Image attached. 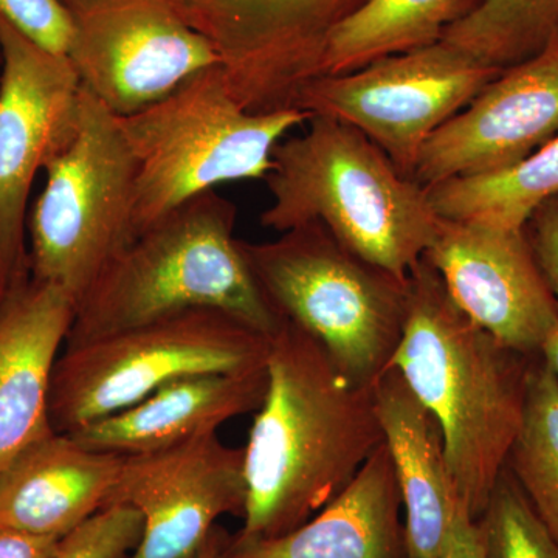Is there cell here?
Returning <instances> with one entry per match:
<instances>
[{
    "label": "cell",
    "mask_w": 558,
    "mask_h": 558,
    "mask_svg": "<svg viewBox=\"0 0 558 558\" xmlns=\"http://www.w3.org/2000/svg\"><path fill=\"white\" fill-rule=\"evenodd\" d=\"M267 389L244 447L238 538H274L339 497L384 442L374 385L341 373L314 336L284 318L271 336Z\"/></svg>",
    "instance_id": "cell-1"
},
{
    "label": "cell",
    "mask_w": 558,
    "mask_h": 558,
    "mask_svg": "<svg viewBox=\"0 0 558 558\" xmlns=\"http://www.w3.org/2000/svg\"><path fill=\"white\" fill-rule=\"evenodd\" d=\"M537 357L473 323L427 260L410 271L405 326L388 368L438 421L451 483L475 520L519 433Z\"/></svg>",
    "instance_id": "cell-2"
},
{
    "label": "cell",
    "mask_w": 558,
    "mask_h": 558,
    "mask_svg": "<svg viewBox=\"0 0 558 558\" xmlns=\"http://www.w3.org/2000/svg\"><path fill=\"white\" fill-rule=\"evenodd\" d=\"M307 123L274 150L271 204L260 226L284 233L319 223L359 258L409 278L438 230L427 190L351 124L328 117Z\"/></svg>",
    "instance_id": "cell-3"
},
{
    "label": "cell",
    "mask_w": 558,
    "mask_h": 558,
    "mask_svg": "<svg viewBox=\"0 0 558 558\" xmlns=\"http://www.w3.org/2000/svg\"><path fill=\"white\" fill-rule=\"evenodd\" d=\"M236 216V205L211 190L142 231L78 301L64 347L197 307L274 336L284 318L234 238Z\"/></svg>",
    "instance_id": "cell-4"
},
{
    "label": "cell",
    "mask_w": 558,
    "mask_h": 558,
    "mask_svg": "<svg viewBox=\"0 0 558 558\" xmlns=\"http://www.w3.org/2000/svg\"><path fill=\"white\" fill-rule=\"evenodd\" d=\"M310 119L299 109L250 112L231 94L220 65L138 112L117 117L134 160L135 236L223 183L266 180L275 148Z\"/></svg>",
    "instance_id": "cell-5"
},
{
    "label": "cell",
    "mask_w": 558,
    "mask_h": 558,
    "mask_svg": "<svg viewBox=\"0 0 558 558\" xmlns=\"http://www.w3.org/2000/svg\"><path fill=\"white\" fill-rule=\"evenodd\" d=\"M241 247L282 318L314 336L355 384L379 379L402 339L409 278L359 258L319 223Z\"/></svg>",
    "instance_id": "cell-6"
},
{
    "label": "cell",
    "mask_w": 558,
    "mask_h": 558,
    "mask_svg": "<svg viewBox=\"0 0 558 558\" xmlns=\"http://www.w3.org/2000/svg\"><path fill=\"white\" fill-rule=\"evenodd\" d=\"M270 339L227 312L197 307L64 347L51 377V427L69 435L182 377L264 368Z\"/></svg>",
    "instance_id": "cell-7"
},
{
    "label": "cell",
    "mask_w": 558,
    "mask_h": 558,
    "mask_svg": "<svg viewBox=\"0 0 558 558\" xmlns=\"http://www.w3.org/2000/svg\"><path fill=\"white\" fill-rule=\"evenodd\" d=\"M28 220L32 278L75 304L134 241L135 168L112 116L81 86L72 131L44 167Z\"/></svg>",
    "instance_id": "cell-8"
},
{
    "label": "cell",
    "mask_w": 558,
    "mask_h": 558,
    "mask_svg": "<svg viewBox=\"0 0 558 558\" xmlns=\"http://www.w3.org/2000/svg\"><path fill=\"white\" fill-rule=\"evenodd\" d=\"M501 72L439 40L354 72L318 76L301 87L293 109L351 124L413 179L428 138Z\"/></svg>",
    "instance_id": "cell-9"
},
{
    "label": "cell",
    "mask_w": 558,
    "mask_h": 558,
    "mask_svg": "<svg viewBox=\"0 0 558 558\" xmlns=\"http://www.w3.org/2000/svg\"><path fill=\"white\" fill-rule=\"evenodd\" d=\"M218 53L231 94L250 112L293 109L322 76L330 36L366 0H171Z\"/></svg>",
    "instance_id": "cell-10"
},
{
    "label": "cell",
    "mask_w": 558,
    "mask_h": 558,
    "mask_svg": "<svg viewBox=\"0 0 558 558\" xmlns=\"http://www.w3.org/2000/svg\"><path fill=\"white\" fill-rule=\"evenodd\" d=\"M72 20L68 58L81 86L112 116L161 100L220 65L218 53L171 0H61Z\"/></svg>",
    "instance_id": "cell-11"
},
{
    "label": "cell",
    "mask_w": 558,
    "mask_h": 558,
    "mask_svg": "<svg viewBox=\"0 0 558 558\" xmlns=\"http://www.w3.org/2000/svg\"><path fill=\"white\" fill-rule=\"evenodd\" d=\"M0 301L31 277L25 216L33 180L72 131L81 83L51 53L0 20Z\"/></svg>",
    "instance_id": "cell-12"
},
{
    "label": "cell",
    "mask_w": 558,
    "mask_h": 558,
    "mask_svg": "<svg viewBox=\"0 0 558 558\" xmlns=\"http://www.w3.org/2000/svg\"><path fill=\"white\" fill-rule=\"evenodd\" d=\"M244 449L216 433L124 458L110 506H130L143 535L130 558H190L227 513L244 515Z\"/></svg>",
    "instance_id": "cell-13"
},
{
    "label": "cell",
    "mask_w": 558,
    "mask_h": 558,
    "mask_svg": "<svg viewBox=\"0 0 558 558\" xmlns=\"http://www.w3.org/2000/svg\"><path fill=\"white\" fill-rule=\"evenodd\" d=\"M424 259L480 328L515 351L542 355L558 304L526 230L440 218Z\"/></svg>",
    "instance_id": "cell-14"
},
{
    "label": "cell",
    "mask_w": 558,
    "mask_h": 558,
    "mask_svg": "<svg viewBox=\"0 0 558 558\" xmlns=\"http://www.w3.org/2000/svg\"><path fill=\"white\" fill-rule=\"evenodd\" d=\"M558 135V40L531 60L502 70L478 97L425 143L413 180H446L515 167Z\"/></svg>",
    "instance_id": "cell-15"
},
{
    "label": "cell",
    "mask_w": 558,
    "mask_h": 558,
    "mask_svg": "<svg viewBox=\"0 0 558 558\" xmlns=\"http://www.w3.org/2000/svg\"><path fill=\"white\" fill-rule=\"evenodd\" d=\"M75 310L65 290L32 277L0 301V473L54 432L51 377Z\"/></svg>",
    "instance_id": "cell-16"
},
{
    "label": "cell",
    "mask_w": 558,
    "mask_h": 558,
    "mask_svg": "<svg viewBox=\"0 0 558 558\" xmlns=\"http://www.w3.org/2000/svg\"><path fill=\"white\" fill-rule=\"evenodd\" d=\"M124 458L51 433L0 473V524L64 538L108 508Z\"/></svg>",
    "instance_id": "cell-17"
},
{
    "label": "cell",
    "mask_w": 558,
    "mask_h": 558,
    "mask_svg": "<svg viewBox=\"0 0 558 558\" xmlns=\"http://www.w3.org/2000/svg\"><path fill=\"white\" fill-rule=\"evenodd\" d=\"M223 558H407L402 501L387 444L311 520L274 538H229Z\"/></svg>",
    "instance_id": "cell-18"
},
{
    "label": "cell",
    "mask_w": 558,
    "mask_h": 558,
    "mask_svg": "<svg viewBox=\"0 0 558 558\" xmlns=\"http://www.w3.org/2000/svg\"><path fill=\"white\" fill-rule=\"evenodd\" d=\"M374 398L402 501L407 558H444L459 498L438 421L395 368L374 381Z\"/></svg>",
    "instance_id": "cell-19"
},
{
    "label": "cell",
    "mask_w": 558,
    "mask_h": 558,
    "mask_svg": "<svg viewBox=\"0 0 558 558\" xmlns=\"http://www.w3.org/2000/svg\"><path fill=\"white\" fill-rule=\"evenodd\" d=\"M266 389V366L182 377L69 435L92 450L123 457L148 453L216 433L230 418L258 411Z\"/></svg>",
    "instance_id": "cell-20"
},
{
    "label": "cell",
    "mask_w": 558,
    "mask_h": 558,
    "mask_svg": "<svg viewBox=\"0 0 558 558\" xmlns=\"http://www.w3.org/2000/svg\"><path fill=\"white\" fill-rule=\"evenodd\" d=\"M480 0H366L330 36L322 75L354 72L392 54L433 46Z\"/></svg>",
    "instance_id": "cell-21"
},
{
    "label": "cell",
    "mask_w": 558,
    "mask_h": 558,
    "mask_svg": "<svg viewBox=\"0 0 558 558\" xmlns=\"http://www.w3.org/2000/svg\"><path fill=\"white\" fill-rule=\"evenodd\" d=\"M425 190L439 218L524 229L539 205L558 196V135L508 170Z\"/></svg>",
    "instance_id": "cell-22"
},
{
    "label": "cell",
    "mask_w": 558,
    "mask_h": 558,
    "mask_svg": "<svg viewBox=\"0 0 558 558\" xmlns=\"http://www.w3.org/2000/svg\"><path fill=\"white\" fill-rule=\"evenodd\" d=\"M506 469L558 542V377L542 355L529 373L523 417Z\"/></svg>",
    "instance_id": "cell-23"
},
{
    "label": "cell",
    "mask_w": 558,
    "mask_h": 558,
    "mask_svg": "<svg viewBox=\"0 0 558 558\" xmlns=\"http://www.w3.org/2000/svg\"><path fill=\"white\" fill-rule=\"evenodd\" d=\"M440 40L487 68H512L558 40V0H480Z\"/></svg>",
    "instance_id": "cell-24"
},
{
    "label": "cell",
    "mask_w": 558,
    "mask_h": 558,
    "mask_svg": "<svg viewBox=\"0 0 558 558\" xmlns=\"http://www.w3.org/2000/svg\"><path fill=\"white\" fill-rule=\"evenodd\" d=\"M476 523L484 558H558L557 539L506 465Z\"/></svg>",
    "instance_id": "cell-25"
},
{
    "label": "cell",
    "mask_w": 558,
    "mask_h": 558,
    "mask_svg": "<svg viewBox=\"0 0 558 558\" xmlns=\"http://www.w3.org/2000/svg\"><path fill=\"white\" fill-rule=\"evenodd\" d=\"M142 535L138 510L110 506L61 538L58 558H130Z\"/></svg>",
    "instance_id": "cell-26"
},
{
    "label": "cell",
    "mask_w": 558,
    "mask_h": 558,
    "mask_svg": "<svg viewBox=\"0 0 558 558\" xmlns=\"http://www.w3.org/2000/svg\"><path fill=\"white\" fill-rule=\"evenodd\" d=\"M0 20L43 49L68 57L73 25L61 0H0Z\"/></svg>",
    "instance_id": "cell-27"
},
{
    "label": "cell",
    "mask_w": 558,
    "mask_h": 558,
    "mask_svg": "<svg viewBox=\"0 0 558 558\" xmlns=\"http://www.w3.org/2000/svg\"><path fill=\"white\" fill-rule=\"evenodd\" d=\"M524 230L543 278L558 304V196L539 205Z\"/></svg>",
    "instance_id": "cell-28"
},
{
    "label": "cell",
    "mask_w": 558,
    "mask_h": 558,
    "mask_svg": "<svg viewBox=\"0 0 558 558\" xmlns=\"http://www.w3.org/2000/svg\"><path fill=\"white\" fill-rule=\"evenodd\" d=\"M61 538L0 524V558H58Z\"/></svg>",
    "instance_id": "cell-29"
},
{
    "label": "cell",
    "mask_w": 558,
    "mask_h": 558,
    "mask_svg": "<svg viewBox=\"0 0 558 558\" xmlns=\"http://www.w3.org/2000/svg\"><path fill=\"white\" fill-rule=\"evenodd\" d=\"M444 558H484L480 527L459 499Z\"/></svg>",
    "instance_id": "cell-30"
},
{
    "label": "cell",
    "mask_w": 558,
    "mask_h": 558,
    "mask_svg": "<svg viewBox=\"0 0 558 558\" xmlns=\"http://www.w3.org/2000/svg\"><path fill=\"white\" fill-rule=\"evenodd\" d=\"M229 538L223 529L215 526L209 532L207 539L202 543L201 548L190 558H223V550H226Z\"/></svg>",
    "instance_id": "cell-31"
},
{
    "label": "cell",
    "mask_w": 558,
    "mask_h": 558,
    "mask_svg": "<svg viewBox=\"0 0 558 558\" xmlns=\"http://www.w3.org/2000/svg\"><path fill=\"white\" fill-rule=\"evenodd\" d=\"M542 357L548 362V365L558 377V323L554 326V329L550 330L548 339H546L545 344H543Z\"/></svg>",
    "instance_id": "cell-32"
}]
</instances>
